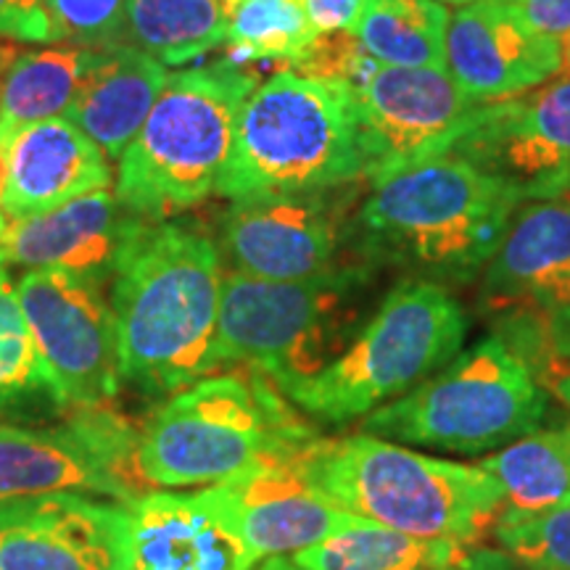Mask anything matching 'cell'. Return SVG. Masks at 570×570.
<instances>
[{
  "label": "cell",
  "instance_id": "1",
  "mask_svg": "<svg viewBox=\"0 0 570 570\" xmlns=\"http://www.w3.org/2000/svg\"><path fill=\"white\" fill-rule=\"evenodd\" d=\"M223 256L188 223H148L111 277L119 377L148 394L183 391L223 367Z\"/></svg>",
  "mask_w": 570,
  "mask_h": 570
},
{
  "label": "cell",
  "instance_id": "2",
  "mask_svg": "<svg viewBox=\"0 0 570 570\" xmlns=\"http://www.w3.org/2000/svg\"><path fill=\"white\" fill-rule=\"evenodd\" d=\"M523 202L504 177L441 154L370 185L356 212V254L417 281L473 283Z\"/></svg>",
  "mask_w": 570,
  "mask_h": 570
},
{
  "label": "cell",
  "instance_id": "3",
  "mask_svg": "<svg viewBox=\"0 0 570 570\" xmlns=\"http://www.w3.org/2000/svg\"><path fill=\"white\" fill-rule=\"evenodd\" d=\"M294 462L341 510L410 537L470 547L504 510L502 487L479 462L431 458L365 431L317 436Z\"/></svg>",
  "mask_w": 570,
  "mask_h": 570
},
{
  "label": "cell",
  "instance_id": "4",
  "mask_svg": "<svg viewBox=\"0 0 570 570\" xmlns=\"http://www.w3.org/2000/svg\"><path fill=\"white\" fill-rule=\"evenodd\" d=\"M365 169L356 90L288 69L246 98L217 194H315L365 180Z\"/></svg>",
  "mask_w": 570,
  "mask_h": 570
},
{
  "label": "cell",
  "instance_id": "5",
  "mask_svg": "<svg viewBox=\"0 0 570 570\" xmlns=\"http://www.w3.org/2000/svg\"><path fill=\"white\" fill-rule=\"evenodd\" d=\"M256 370L206 375L148 420L135 468L154 487L219 483L267 460H294L320 433Z\"/></svg>",
  "mask_w": 570,
  "mask_h": 570
},
{
  "label": "cell",
  "instance_id": "6",
  "mask_svg": "<svg viewBox=\"0 0 570 570\" xmlns=\"http://www.w3.org/2000/svg\"><path fill=\"white\" fill-rule=\"evenodd\" d=\"M367 262L304 281L225 273L217 346L223 365H244L288 391L331 365L360 327L375 294Z\"/></svg>",
  "mask_w": 570,
  "mask_h": 570
},
{
  "label": "cell",
  "instance_id": "7",
  "mask_svg": "<svg viewBox=\"0 0 570 570\" xmlns=\"http://www.w3.org/2000/svg\"><path fill=\"white\" fill-rule=\"evenodd\" d=\"M468 315L446 285L402 277L344 352L285 399L320 423L365 420L436 375L462 352Z\"/></svg>",
  "mask_w": 570,
  "mask_h": 570
},
{
  "label": "cell",
  "instance_id": "8",
  "mask_svg": "<svg viewBox=\"0 0 570 570\" xmlns=\"http://www.w3.org/2000/svg\"><path fill=\"white\" fill-rule=\"evenodd\" d=\"M254 88V77L233 61L169 75L159 101L119 159V202L161 223L217 194L240 109Z\"/></svg>",
  "mask_w": 570,
  "mask_h": 570
},
{
  "label": "cell",
  "instance_id": "9",
  "mask_svg": "<svg viewBox=\"0 0 570 570\" xmlns=\"http://www.w3.org/2000/svg\"><path fill=\"white\" fill-rule=\"evenodd\" d=\"M550 394L502 336L465 348L404 396L370 412L362 431L449 454H491L539 431Z\"/></svg>",
  "mask_w": 570,
  "mask_h": 570
},
{
  "label": "cell",
  "instance_id": "10",
  "mask_svg": "<svg viewBox=\"0 0 570 570\" xmlns=\"http://www.w3.org/2000/svg\"><path fill=\"white\" fill-rule=\"evenodd\" d=\"M356 183L315 194L238 198L214 244L227 273L259 281H304L365 262L356 254ZM370 265V262H367Z\"/></svg>",
  "mask_w": 570,
  "mask_h": 570
},
{
  "label": "cell",
  "instance_id": "11",
  "mask_svg": "<svg viewBox=\"0 0 570 570\" xmlns=\"http://www.w3.org/2000/svg\"><path fill=\"white\" fill-rule=\"evenodd\" d=\"M135 446L132 428L104 404L77 407L61 425L0 423V504L51 491H90L130 504L142 481Z\"/></svg>",
  "mask_w": 570,
  "mask_h": 570
},
{
  "label": "cell",
  "instance_id": "12",
  "mask_svg": "<svg viewBox=\"0 0 570 570\" xmlns=\"http://www.w3.org/2000/svg\"><path fill=\"white\" fill-rule=\"evenodd\" d=\"M17 294L61 407H98L117 396L119 336L104 283L40 267L19 277Z\"/></svg>",
  "mask_w": 570,
  "mask_h": 570
},
{
  "label": "cell",
  "instance_id": "13",
  "mask_svg": "<svg viewBox=\"0 0 570 570\" xmlns=\"http://www.w3.org/2000/svg\"><path fill=\"white\" fill-rule=\"evenodd\" d=\"M365 146V180L436 159L452 151L473 125L483 101L458 88L446 67L402 69L377 63L356 90Z\"/></svg>",
  "mask_w": 570,
  "mask_h": 570
},
{
  "label": "cell",
  "instance_id": "14",
  "mask_svg": "<svg viewBox=\"0 0 570 570\" xmlns=\"http://www.w3.org/2000/svg\"><path fill=\"white\" fill-rule=\"evenodd\" d=\"M0 570H132L130 510L77 491L3 502Z\"/></svg>",
  "mask_w": 570,
  "mask_h": 570
},
{
  "label": "cell",
  "instance_id": "15",
  "mask_svg": "<svg viewBox=\"0 0 570 570\" xmlns=\"http://www.w3.org/2000/svg\"><path fill=\"white\" fill-rule=\"evenodd\" d=\"M452 154L504 177L525 202L560 198L570 185V77L483 101Z\"/></svg>",
  "mask_w": 570,
  "mask_h": 570
},
{
  "label": "cell",
  "instance_id": "16",
  "mask_svg": "<svg viewBox=\"0 0 570 570\" xmlns=\"http://www.w3.org/2000/svg\"><path fill=\"white\" fill-rule=\"evenodd\" d=\"M204 494L256 560L309 550L367 520L333 504L294 460L259 462L212 483Z\"/></svg>",
  "mask_w": 570,
  "mask_h": 570
},
{
  "label": "cell",
  "instance_id": "17",
  "mask_svg": "<svg viewBox=\"0 0 570 570\" xmlns=\"http://www.w3.org/2000/svg\"><path fill=\"white\" fill-rule=\"evenodd\" d=\"M444 67L475 101H502L558 75L562 40L533 30L508 0H475L449 13Z\"/></svg>",
  "mask_w": 570,
  "mask_h": 570
},
{
  "label": "cell",
  "instance_id": "18",
  "mask_svg": "<svg viewBox=\"0 0 570 570\" xmlns=\"http://www.w3.org/2000/svg\"><path fill=\"white\" fill-rule=\"evenodd\" d=\"M154 219L140 217L109 188L27 219L0 214V267L67 269L109 283L127 248Z\"/></svg>",
  "mask_w": 570,
  "mask_h": 570
},
{
  "label": "cell",
  "instance_id": "19",
  "mask_svg": "<svg viewBox=\"0 0 570 570\" xmlns=\"http://www.w3.org/2000/svg\"><path fill=\"white\" fill-rule=\"evenodd\" d=\"M481 306L499 317H550L570 306V202L539 198L512 214L481 273Z\"/></svg>",
  "mask_w": 570,
  "mask_h": 570
},
{
  "label": "cell",
  "instance_id": "20",
  "mask_svg": "<svg viewBox=\"0 0 570 570\" xmlns=\"http://www.w3.org/2000/svg\"><path fill=\"white\" fill-rule=\"evenodd\" d=\"M0 214L27 219L111 185L109 156L67 117L30 125L3 159Z\"/></svg>",
  "mask_w": 570,
  "mask_h": 570
},
{
  "label": "cell",
  "instance_id": "21",
  "mask_svg": "<svg viewBox=\"0 0 570 570\" xmlns=\"http://www.w3.org/2000/svg\"><path fill=\"white\" fill-rule=\"evenodd\" d=\"M132 518V570H254L256 558L204 491L138 497Z\"/></svg>",
  "mask_w": 570,
  "mask_h": 570
},
{
  "label": "cell",
  "instance_id": "22",
  "mask_svg": "<svg viewBox=\"0 0 570 570\" xmlns=\"http://www.w3.org/2000/svg\"><path fill=\"white\" fill-rule=\"evenodd\" d=\"M167 80V67L138 48H106L96 53L67 119L109 159H122Z\"/></svg>",
  "mask_w": 570,
  "mask_h": 570
},
{
  "label": "cell",
  "instance_id": "23",
  "mask_svg": "<svg viewBox=\"0 0 570 570\" xmlns=\"http://www.w3.org/2000/svg\"><path fill=\"white\" fill-rule=\"evenodd\" d=\"M98 51L77 46L19 53L0 77V156L30 125L67 117Z\"/></svg>",
  "mask_w": 570,
  "mask_h": 570
},
{
  "label": "cell",
  "instance_id": "24",
  "mask_svg": "<svg viewBox=\"0 0 570 570\" xmlns=\"http://www.w3.org/2000/svg\"><path fill=\"white\" fill-rule=\"evenodd\" d=\"M468 552L454 541L410 537L365 520L296 552L294 562L304 570H446L460 568Z\"/></svg>",
  "mask_w": 570,
  "mask_h": 570
},
{
  "label": "cell",
  "instance_id": "25",
  "mask_svg": "<svg viewBox=\"0 0 570 570\" xmlns=\"http://www.w3.org/2000/svg\"><path fill=\"white\" fill-rule=\"evenodd\" d=\"M227 0H127L125 46L183 67L225 46Z\"/></svg>",
  "mask_w": 570,
  "mask_h": 570
},
{
  "label": "cell",
  "instance_id": "26",
  "mask_svg": "<svg viewBox=\"0 0 570 570\" xmlns=\"http://www.w3.org/2000/svg\"><path fill=\"white\" fill-rule=\"evenodd\" d=\"M449 9L441 0H367L354 40L383 67H444Z\"/></svg>",
  "mask_w": 570,
  "mask_h": 570
},
{
  "label": "cell",
  "instance_id": "27",
  "mask_svg": "<svg viewBox=\"0 0 570 570\" xmlns=\"http://www.w3.org/2000/svg\"><path fill=\"white\" fill-rule=\"evenodd\" d=\"M479 465L504 491V510L537 512L570 494V425L539 428L483 458Z\"/></svg>",
  "mask_w": 570,
  "mask_h": 570
},
{
  "label": "cell",
  "instance_id": "28",
  "mask_svg": "<svg viewBox=\"0 0 570 570\" xmlns=\"http://www.w3.org/2000/svg\"><path fill=\"white\" fill-rule=\"evenodd\" d=\"M304 0H233L227 3V38L233 63H296L317 40Z\"/></svg>",
  "mask_w": 570,
  "mask_h": 570
},
{
  "label": "cell",
  "instance_id": "29",
  "mask_svg": "<svg viewBox=\"0 0 570 570\" xmlns=\"http://www.w3.org/2000/svg\"><path fill=\"white\" fill-rule=\"evenodd\" d=\"M38 399L61 407L21 309L17 285L9 277V267H0V412L27 407Z\"/></svg>",
  "mask_w": 570,
  "mask_h": 570
},
{
  "label": "cell",
  "instance_id": "30",
  "mask_svg": "<svg viewBox=\"0 0 570 570\" xmlns=\"http://www.w3.org/2000/svg\"><path fill=\"white\" fill-rule=\"evenodd\" d=\"M494 539L520 562L544 570H570V494L537 512L502 510Z\"/></svg>",
  "mask_w": 570,
  "mask_h": 570
},
{
  "label": "cell",
  "instance_id": "31",
  "mask_svg": "<svg viewBox=\"0 0 570 570\" xmlns=\"http://www.w3.org/2000/svg\"><path fill=\"white\" fill-rule=\"evenodd\" d=\"M56 42L90 51L125 46L127 0H48Z\"/></svg>",
  "mask_w": 570,
  "mask_h": 570
},
{
  "label": "cell",
  "instance_id": "32",
  "mask_svg": "<svg viewBox=\"0 0 570 570\" xmlns=\"http://www.w3.org/2000/svg\"><path fill=\"white\" fill-rule=\"evenodd\" d=\"M502 338L523 356L539 381L570 362V306L550 317H502Z\"/></svg>",
  "mask_w": 570,
  "mask_h": 570
},
{
  "label": "cell",
  "instance_id": "33",
  "mask_svg": "<svg viewBox=\"0 0 570 570\" xmlns=\"http://www.w3.org/2000/svg\"><path fill=\"white\" fill-rule=\"evenodd\" d=\"M0 38L13 42H56L48 0H0Z\"/></svg>",
  "mask_w": 570,
  "mask_h": 570
},
{
  "label": "cell",
  "instance_id": "34",
  "mask_svg": "<svg viewBox=\"0 0 570 570\" xmlns=\"http://www.w3.org/2000/svg\"><path fill=\"white\" fill-rule=\"evenodd\" d=\"M367 0H304L306 17L320 35L352 32Z\"/></svg>",
  "mask_w": 570,
  "mask_h": 570
},
{
  "label": "cell",
  "instance_id": "35",
  "mask_svg": "<svg viewBox=\"0 0 570 570\" xmlns=\"http://www.w3.org/2000/svg\"><path fill=\"white\" fill-rule=\"evenodd\" d=\"M533 30L566 40L570 35V0H508Z\"/></svg>",
  "mask_w": 570,
  "mask_h": 570
},
{
  "label": "cell",
  "instance_id": "36",
  "mask_svg": "<svg viewBox=\"0 0 570 570\" xmlns=\"http://www.w3.org/2000/svg\"><path fill=\"white\" fill-rule=\"evenodd\" d=\"M460 570H544L520 562L504 550H470Z\"/></svg>",
  "mask_w": 570,
  "mask_h": 570
},
{
  "label": "cell",
  "instance_id": "37",
  "mask_svg": "<svg viewBox=\"0 0 570 570\" xmlns=\"http://www.w3.org/2000/svg\"><path fill=\"white\" fill-rule=\"evenodd\" d=\"M547 389L570 410V362H562V365H558L547 375Z\"/></svg>",
  "mask_w": 570,
  "mask_h": 570
},
{
  "label": "cell",
  "instance_id": "38",
  "mask_svg": "<svg viewBox=\"0 0 570 570\" xmlns=\"http://www.w3.org/2000/svg\"><path fill=\"white\" fill-rule=\"evenodd\" d=\"M259 570H304V568L296 566L294 558H288V554H281V558H267V562Z\"/></svg>",
  "mask_w": 570,
  "mask_h": 570
},
{
  "label": "cell",
  "instance_id": "39",
  "mask_svg": "<svg viewBox=\"0 0 570 570\" xmlns=\"http://www.w3.org/2000/svg\"><path fill=\"white\" fill-rule=\"evenodd\" d=\"M560 71H566V75L570 77V35L562 40V69Z\"/></svg>",
  "mask_w": 570,
  "mask_h": 570
},
{
  "label": "cell",
  "instance_id": "40",
  "mask_svg": "<svg viewBox=\"0 0 570 570\" xmlns=\"http://www.w3.org/2000/svg\"><path fill=\"white\" fill-rule=\"evenodd\" d=\"M560 198H568V202H570V185H568V190H566V194H562Z\"/></svg>",
  "mask_w": 570,
  "mask_h": 570
},
{
  "label": "cell",
  "instance_id": "41",
  "mask_svg": "<svg viewBox=\"0 0 570 570\" xmlns=\"http://www.w3.org/2000/svg\"><path fill=\"white\" fill-rule=\"evenodd\" d=\"M458 3H475V0H458Z\"/></svg>",
  "mask_w": 570,
  "mask_h": 570
},
{
  "label": "cell",
  "instance_id": "42",
  "mask_svg": "<svg viewBox=\"0 0 570 570\" xmlns=\"http://www.w3.org/2000/svg\"><path fill=\"white\" fill-rule=\"evenodd\" d=\"M444 3H458V0H444Z\"/></svg>",
  "mask_w": 570,
  "mask_h": 570
},
{
  "label": "cell",
  "instance_id": "43",
  "mask_svg": "<svg viewBox=\"0 0 570 570\" xmlns=\"http://www.w3.org/2000/svg\"><path fill=\"white\" fill-rule=\"evenodd\" d=\"M446 570H460V568H446Z\"/></svg>",
  "mask_w": 570,
  "mask_h": 570
},
{
  "label": "cell",
  "instance_id": "44",
  "mask_svg": "<svg viewBox=\"0 0 570 570\" xmlns=\"http://www.w3.org/2000/svg\"><path fill=\"white\" fill-rule=\"evenodd\" d=\"M227 3H233V0H227Z\"/></svg>",
  "mask_w": 570,
  "mask_h": 570
}]
</instances>
